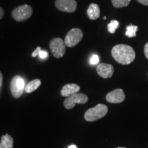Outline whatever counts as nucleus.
Returning a JSON list of instances; mask_svg holds the SVG:
<instances>
[{
	"mask_svg": "<svg viewBox=\"0 0 148 148\" xmlns=\"http://www.w3.org/2000/svg\"><path fill=\"white\" fill-rule=\"evenodd\" d=\"M0 148H3V147H2V145H1V143H0Z\"/></svg>",
	"mask_w": 148,
	"mask_h": 148,
	"instance_id": "a878e982",
	"label": "nucleus"
},
{
	"mask_svg": "<svg viewBox=\"0 0 148 148\" xmlns=\"http://www.w3.org/2000/svg\"><path fill=\"white\" fill-rule=\"evenodd\" d=\"M108 107L102 103H99L93 108H89L84 114V119L87 121H95L101 119L108 113Z\"/></svg>",
	"mask_w": 148,
	"mask_h": 148,
	"instance_id": "f03ea898",
	"label": "nucleus"
},
{
	"mask_svg": "<svg viewBox=\"0 0 148 148\" xmlns=\"http://www.w3.org/2000/svg\"><path fill=\"white\" fill-rule=\"evenodd\" d=\"M32 14V8L30 5L25 4L16 7L12 10V17L16 21H23L30 17Z\"/></svg>",
	"mask_w": 148,
	"mask_h": 148,
	"instance_id": "7ed1b4c3",
	"label": "nucleus"
},
{
	"mask_svg": "<svg viewBox=\"0 0 148 148\" xmlns=\"http://www.w3.org/2000/svg\"><path fill=\"white\" fill-rule=\"evenodd\" d=\"M99 56L97 55L94 54L91 56V58L90 59V63L91 64H97L99 63Z\"/></svg>",
	"mask_w": 148,
	"mask_h": 148,
	"instance_id": "a211bd4d",
	"label": "nucleus"
},
{
	"mask_svg": "<svg viewBox=\"0 0 148 148\" xmlns=\"http://www.w3.org/2000/svg\"><path fill=\"white\" fill-rule=\"evenodd\" d=\"M25 81L23 77L16 75L10 82V91L14 98L20 97L25 90Z\"/></svg>",
	"mask_w": 148,
	"mask_h": 148,
	"instance_id": "39448f33",
	"label": "nucleus"
},
{
	"mask_svg": "<svg viewBox=\"0 0 148 148\" xmlns=\"http://www.w3.org/2000/svg\"><path fill=\"white\" fill-rule=\"evenodd\" d=\"M138 30V26L136 25H130L126 27V32H125V36L132 38V37H135L136 35V32Z\"/></svg>",
	"mask_w": 148,
	"mask_h": 148,
	"instance_id": "2eb2a0df",
	"label": "nucleus"
},
{
	"mask_svg": "<svg viewBox=\"0 0 148 148\" xmlns=\"http://www.w3.org/2000/svg\"><path fill=\"white\" fill-rule=\"evenodd\" d=\"M1 143L3 148H13L14 140L11 135L6 134L1 136Z\"/></svg>",
	"mask_w": 148,
	"mask_h": 148,
	"instance_id": "4468645a",
	"label": "nucleus"
},
{
	"mask_svg": "<svg viewBox=\"0 0 148 148\" xmlns=\"http://www.w3.org/2000/svg\"><path fill=\"white\" fill-rule=\"evenodd\" d=\"M69 148H77V147H76V145H71L69 146Z\"/></svg>",
	"mask_w": 148,
	"mask_h": 148,
	"instance_id": "393cba45",
	"label": "nucleus"
},
{
	"mask_svg": "<svg viewBox=\"0 0 148 148\" xmlns=\"http://www.w3.org/2000/svg\"><path fill=\"white\" fill-rule=\"evenodd\" d=\"M111 53L116 62L123 65L132 62L136 56L134 49L130 46L124 44H119L112 47Z\"/></svg>",
	"mask_w": 148,
	"mask_h": 148,
	"instance_id": "f257e3e1",
	"label": "nucleus"
},
{
	"mask_svg": "<svg viewBox=\"0 0 148 148\" xmlns=\"http://www.w3.org/2000/svg\"><path fill=\"white\" fill-rule=\"evenodd\" d=\"M55 5L59 10L71 13L76 10L77 2L75 0H56Z\"/></svg>",
	"mask_w": 148,
	"mask_h": 148,
	"instance_id": "6e6552de",
	"label": "nucleus"
},
{
	"mask_svg": "<svg viewBox=\"0 0 148 148\" xmlns=\"http://www.w3.org/2000/svg\"><path fill=\"white\" fill-rule=\"evenodd\" d=\"M125 95L124 92L121 88H117L108 92L106 97L107 101L112 103L123 102L125 100Z\"/></svg>",
	"mask_w": 148,
	"mask_h": 148,
	"instance_id": "1a4fd4ad",
	"label": "nucleus"
},
{
	"mask_svg": "<svg viewBox=\"0 0 148 148\" xmlns=\"http://www.w3.org/2000/svg\"><path fill=\"white\" fill-rule=\"evenodd\" d=\"M80 90V87L76 84H68L64 85L60 90V95L63 97H69L77 93Z\"/></svg>",
	"mask_w": 148,
	"mask_h": 148,
	"instance_id": "9b49d317",
	"label": "nucleus"
},
{
	"mask_svg": "<svg viewBox=\"0 0 148 148\" xmlns=\"http://www.w3.org/2000/svg\"><path fill=\"white\" fill-rule=\"evenodd\" d=\"M38 56L40 58L42 59H46L48 57V53L46 51L40 50V51L38 53Z\"/></svg>",
	"mask_w": 148,
	"mask_h": 148,
	"instance_id": "6ab92c4d",
	"label": "nucleus"
},
{
	"mask_svg": "<svg viewBox=\"0 0 148 148\" xmlns=\"http://www.w3.org/2000/svg\"><path fill=\"white\" fill-rule=\"evenodd\" d=\"M116 148H126V147H116Z\"/></svg>",
	"mask_w": 148,
	"mask_h": 148,
	"instance_id": "bb28decb",
	"label": "nucleus"
},
{
	"mask_svg": "<svg viewBox=\"0 0 148 148\" xmlns=\"http://www.w3.org/2000/svg\"><path fill=\"white\" fill-rule=\"evenodd\" d=\"M41 84V81L39 79H35L30 81L28 84L25 85V91L27 93H31L35 90H36Z\"/></svg>",
	"mask_w": 148,
	"mask_h": 148,
	"instance_id": "ddd939ff",
	"label": "nucleus"
},
{
	"mask_svg": "<svg viewBox=\"0 0 148 148\" xmlns=\"http://www.w3.org/2000/svg\"><path fill=\"white\" fill-rule=\"evenodd\" d=\"M96 71L98 75L103 78H110L114 73V67L110 64L100 63L97 66Z\"/></svg>",
	"mask_w": 148,
	"mask_h": 148,
	"instance_id": "9d476101",
	"label": "nucleus"
},
{
	"mask_svg": "<svg viewBox=\"0 0 148 148\" xmlns=\"http://www.w3.org/2000/svg\"><path fill=\"white\" fill-rule=\"evenodd\" d=\"M83 38V32L79 28H73L68 32L65 38L64 43L69 47H73L77 45Z\"/></svg>",
	"mask_w": 148,
	"mask_h": 148,
	"instance_id": "423d86ee",
	"label": "nucleus"
},
{
	"mask_svg": "<svg viewBox=\"0 0 148 148\" xmlns=\"http://www.w3.org/2000/svg\"><path fill=\"white\" fill-rule=\"evenodd\" d=\"M137 1L144 5H148V0H137Z\"/></svg>",
	"mask_w": 148,
	"mask_h": 148,
	"instance_id": "4be33fe9",
	"label": "nucleus"
},
{
	"mask_svg": "<svg viewBox=\"0 0 148 148\" xmlns=\"http://www.w3.org/2000/svg\"><path fill=\"white\" fill-rule=\"evenodd\" d=\"M144 53H145L146 58L148 59V42L145 44V47H144Z\"/></svg>",
	"mask_w": 148,
	"mask_h": 148,
	"instance_id": "412c9836",
	"label": "nucleus"
},
{
	"mask_svg": "<svg viewBox=\"0 0 148 148\" xmlns=\"http://www.w3.org/2000/svg\"><path fill=\"white\" fill-rule=\"evenodd\" d=\"M119 21H116V20H112L110 23L108 25V32L111 34H114L115 32L116 29L119 27Z\"/></svg>",
	"mask_w": 148,
	"mask_h": 148,
	"instance_id": "f3484780",
	"label": "nucleus"
},
{
	"mask_svg": "<svg viewBox=\"0 0 148 148\" xmlns=\"http://www.w3.org/2000/svg\"><path fill=\"white\" fill-rule=\"evenodd\" d=\"M40 50H41V49H40V47H37L36 49H35V50L32 52V57H36V56L38 55V53H39Z\"/></svg>",
	"mask_w": 148,
	"mask_h": 148,
	"instance_id": "aec40b11",
	"label": "nucleus"
},
{
	"mask_svg": "<svg viewBox=\"0 0 148 148\" xmlns=\"http://www.w3.org/2000/svg\"><path fill=\"white\" fill-rule=\"evenodd\" d=\"M88 100L87 95L83 93H77L73 94L69 97H67L65 100L64 101V106L66 109H71L75 106L76 103L79 104H84L86 103Z\"/></svg>",
	"mask_w": 148,
	"mask_h": 148,
	"instance_id": "0eeeda50",
	"label": "nucleus"
},
{
	"mask_svg": "<svg viewBox=\"0 0 148 148\" xmlns=\"http://www.w3.org/2000/svg\"><path fill=\"white\" fill-rule=\"evenodd\" d=\"M130 1L131 0H112V3L114 8H120L127 6Z\"/></svg>",
	"mask_w": 148,
	"mask_h": 148,
	"instance_id": "dca6fc26",
	"label": "nucleus"
},
{
	"mask_svg": "<svg viewBox=\"0 0 148 148\" xmlns=\"http://www.w3.org/2000/svg\"><path fill=\"white\" fill-rule=\"evenodd\" d=\"M87 16L91 20L97 19L100 16V8L96 3H91L86 11Z\"/></svg>",
	"mask_w": 148,
	"mask_h": 148,
	"instance_id": "f8f14e48",
	"label": "nucleus"
},
{
	"mask_svg": "<svg viewBox=\"0 0 148 148\" xmlns=\"http://www.w3.org/2000/svg\"><path fill=\"white\" fill-rule=\"evenodd\" d=\"M2 82H3V75H2V73L0 72V87H1V85H2Z\"/></svg>",
	"mask_w": 148,
	"mask_h": 148,
	"instance_id": "b1692460",
	"label": "nucleus"
},
{
	"mask_svg": "<svg viewBox=\"0 0 148 148\" xmlns=\"http://www.w3.org/2000/svg\"><path fill=\"white\" fill-rule=\"evenodd\" d=\"M3 14H4V10L2 8H0V19L3 17Z\"/></svg>",
	"mask_w": 148,
	"mask_h": 148,
	"instance_id": "5701e85b",
	"label": "nucleus"
},
{
	"mask_svg": "<svg viewBox=\"0 0 148 148\" xmlns=\"http://www.w3.org/2000/svg\"><path fill=\"white\" fill-rule=\"evenodd\" d=\"M49 48L53 56L56 58L62 57L66 52V45L61 38H53L49 43Z\"/></svg>",
	"mask_w": 148,
	"mask_h": 148,
	"instance_id": "20e7f679",
	"label": "nucleus"
}]
</instances>
